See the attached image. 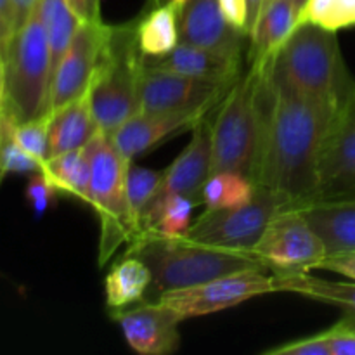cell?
Returning <instances> with one entry per match:
<instances>
[{"label":"cell","instance_id":"1","mask_svg":"<svg viewBox=\"0 0 355 355\" xmlns=\"http://www.w3.org/2000/svg\"><path fill=\"white\" fill-rule=\"evenodd\" d=\"M269 64L266 134L255 184L276 194L281 210L305 208L318 198L319 162L338 113L274 78Z\"/></svg>","mask_w":355,"mask_h":355},{"label":"cell","instance_id":"2","mask_svg":"<svg viewBox=\"0 0 355 355\" xmlns=\"http://www.w3.org/2000/svg\"><path fill=\"white\" fill-rule=\"evenodd\" d=\"M269 73L295 92L338 113L355 92L335 30L302 23L274 55Z\"/></svg>","mask_w":355,"mask_h":355},{"label":"cell","instance_id":"3","mask_svg":"<svg viewBox=\"0 0 355 355\" xmlns=\"http://www.w3.org/2000/svg\"><path fill=\"white\" fill-rule=\"evenodd\" d=\"M267 114V68L252 64L236 80L211 123V173L236 172L255 182Z\"/></svg>","mask_w":355,"mask_h":355},{"label":"cell","instance_id":"4","mask_svg":"<svg viewBox=\"0 0 355 355\" xmlns=\"http://www.w3.org/2000/svg\"><path fill=\"white\" fill-rule=\"evenodd\" d=\"M151 270V286L146 297L158 300L172 290L196 286L225 274L246 269H267L252 253L214 248L184 238L141 234L130 241L128 252Z\"/></svg>","mask_w":355,"mask_h":355},{"label":"cell","instance_id":"5","mask_svg":"<svg viewBox=\"0 0 355 355\" xmlns=\"http://www.w3.org/2000/svg\"><path fill=\"white\" fill-rule=\"evenodd\" d=\"M2 59L6 68L3 113L9 114L16 123L37 120L47 114L52 85V55L38 7L9 38Z\"/></svg>","mask_w":355,"mask_h":355},{"label":"cell","instance_id":"6","mask_svg":"<svg viewBox=\"0 0 355 355\" xmlns=\"http://www.w3.org/2000/svg\"><path fill=\"white\" fill-rule=\"evenodd\" d=\"M141 54L135 24L110 26L107 40L87 89L94 118L104 134L111 135L121 123L139 113Z\"/></svg>","mask_w":355,"mask_h":355},{"label":"cell","instance_id":"7","mask_svg":"<svg viewBox=\"0 0 355 355\" xmlns=\"http://www.w3.org/2000/svg\"><path fill=\"white\" fill-rule=\"evenodd\" d=\"M90 163L89 203L99 215V266H104L123 243L137 236L127 200V172L130 159L120 155L103 130L83 146Z\"/></svg>","mask_w":355,"mask_h":355},{"label":"cell","instance_id":"8","mask_svg":"<svg viewBox=\"0 0 355 355\" xmlns=\"http://www.w3.org/2000/svg\"><path fill=\"white\" fill-rule=\"evenodd\" d=\"M281 203L270 189L257 186L255 196L236 208L207 210L180 238L231 252H252Z\"/></svg>","mask_w":355,"mask_h":355},{"label":"cell","instance_id":"9","mask_svg":"<svg viewBox=\"0 0 355 355\" xmlns=\"http://www.w3.org/2000/svg\"><path fill=\"white\" fill-rule=\"evenodd\" d=\"M250 253L276 272H307L328 255L302 208L277 211Z\"/></svg>","mask_w":355,"mask_h":355},{"label":"cell","instance_id":"10","mask_svg":"<svg viewBox=\"0 0 355 355\" xmlns=\"http://www.w3.org/2000/svg\"><path fill=\"white\" fill-rule=\"evenodd\" d=\"M267 269H246L225 274L217 279L196 284V286L172 290L158 297V302L172 309L180 321L191 318L214 314L229 307L243 304L259 295L272 293L274 276H267Z\"/></svg>","mask_w":355,"mask_h":355},{"label":"cell","instance_id":"11","mask_svg":"<svg viewBox=\"0 0 355 355\" xmlns=\"http://www.w3.org/2000/svg\"><path fill=\"white\" fill-rule=\"evenodd\" d=\"M232 85L205 82L172 69L158 68L142 62L139 78V111L163 113V111H210L222 101Z\"/></svg>","mask_w":355,"mask_h":355},{"label":"cell","instance_id":"12","mask_svg":"<svg viewBox=\"0 0 355 355\" xmlns=\"http://www.w3.org/2000/svg\"><path fill=\"white\" fill-rule=\"evenodd\" d=\"M107 33L110 24H104L101 19L82 21L52 75L47 114L55 113L87 92L103 54Z\"/></svg>","mask_w":355,"mask_h":355},{"label":"cell","instance_id":"13","mask_svg":"<svg viewBox=\"0 0 355 355\" xmlns=\"http://www.w3.org/2000/svg\"><path fill=\"white\" fill-rule=\"evenodd\" d=\"M355 198V92L338 111L319 162L318 201Z\"/></svg>","mask_w":355,"mask_h":355},{"label":"cell","instance_id":"14","mask_svg":"<svg viewBox=\"0 0 355 355\" xmlns=\"http://www.w3.org/2000/svg\"><path fill=\"white\" fill-rule=\"evenodd\" d=\"M211 173V123L203 120L193 128V139L175 162L163 172L158 191L146 207L141 217V227L146 218L170 196H182L200 200L203 186ZM141 234V232H139Z\"/></svg>","mask_w":355,"mask_h":355},{"label":"cell","instance_id":"15","mask_svg":"<svg viewBox=\"0 0 355 355\" xmlns=\"http://www.w3.org/2000/svg\"><path fill=\"white\" fill-rule=\"evenodd\" d=\"M180 42L241 59L250 35L234 26L222 12L218 0H186L179 17Z\"/></svg>","mask_w":355,"mask_h":355},{"label":"cell","instance_id":"16","mask_svg":"<svg viewBox=\"0 0 355 355\" xmlns=\"http://www.w3.org/2000/svg\"><path fill=\"white\" fill-rule=\"evenodd\" d=\"M127 343L142 355H166L179 349V315L162 302L142 300L137 307L113 312Z\"/></svg>","mask_w":355,"mask_h":355},{"label":"cell","instance_id":"17","mask_svg":"<svg viewBox=\"0 0 355 355\" xmlns=\"http://www.w3.org/2000/svg\"><path fill=\"white\" fill-rule=\"evenodd\" d=\"M208 111H163V113H135L110 135L114 148L127 159H134L163 139L187 128H194Z\"/></svg>","mask_w":355,"mask_h":355},{"label":"cell","instance_id":"18","mask_svg":"<svg viewBox=\"0 0 355 355\" xmlns=\"http://www.w3.org/2000/svg\"><path fill=\"white\" fill-rule=\"evenodd\" d=\"M146 62L158 68L172 69L205 82L234 85L239 75L241 59H232L214 51L179 42L175 49L159 58H144Z\"/></svg>","mask_w":355,"mask_h":355},{"label":"cell","instance_id":"19","mask_svg":"<svg viewBox=\"0 0 355 355\" xmlns=\"http://www.w3.org/2000/svg\"><path fill=\"white\" fill-rule=\"evenodd\" d=\"M300 10L298 0H267L250 35L252 64L272 62L274 55L298 26Z\"/></svg>","mask_w":355,"mask_h":355},{"label":"cell","instance_id":"20","mask_svg":"<svg viewBox=\"0 0 355 355\" xmlns=\"http://www.w3.org/2000/svg\"><path fill=\"white\" fill-rule=\"evenodd\" d=\"M99 130L90 107L89 94L49 114V158L82 149ZM47 158V159H49Z\"/></svg>","mask_w":355,"mask_h":355},{"label":"cell","instance_id":"21","mask_svg":"<svg viewBox=\"0 0 355 355\" xmlns=\"http://www.w3.org/2000/svg\"><path fill=\"white\" fill-rule=\"evenodd\" d=\"M328 253L355 250V198L354 200L318 201L302 208Z\"/></svg>","mask_w":355,"mask_h":355},{"label":"cell","instance_id":"22","mask_svg":"<svg viewBox=\"0 0 355 355\" xmlns=\"http://www.w3.org/2000/svg\"><path fill=\"white\" fill-rule=\"evenodd\" d=\"M151 286V270L139 257L127 255L118 260L104 279L106 304L111 312L123 311L127 305L142 302Z\"/></svg>","mask_w":355,"mask_h":355},{"label":"cell","instance_id":"23","mask_svg":"<svg viewBox=\"0 0 355 355\" xmlns=\"http://www.w3.org/2000/svg\"><path fill=\"white\" fill-rule=\"evenodd\" d=\"M182 6L173 0L156 6L137 24L139 51L144 58H159L168 54L180 42L179 17Z\"/></svg>","mask_w":355,"mask_h":355},{"label":"cell","instance_id":"24","mask_svg":"<svg viewBox=\"0 0 355 355\" xmlns=\"http://www.w3.org/2000/svg\"><path fill=\"white\" fill-rule=\"evenodd\" d=\"M274 288L276 291H288V293L304 295L315 300L340 305L345 307L349 314H355V283L321 279L311 276L307 270V272H277L274 276Z\"/></svg>","mask_w":355,"mask_h":355},{"label":"cell","instance_id":"25","mask_svg":"<svg viewBox=\"0 0 355 355\" xmlns=\"http://www.w3.org/2000/svg\"><path fill=\"white\" fill-rule=\"evenodd\" d=\"M42 172L59 194H68L83 203H89L90 163L83 148L52 156L44 163Z\"/></svg>","mask_w":355,"mask_h":355},{"label":"cell","instance_id":"26","mask_svg":"<svg viewBox=\"0 0 355 355\" xmlns=\"http://www.w3.org/2000/svg\"><path fill=\"white\" fill-rule=\"evenodd\" d=\"M38 9L51 45L52 75H54L55 66L68 51L82 19L76 16L68 0H40Z\"/></svg>","mask_w":355,"mask_h":355},{"label":"cell","instance_id":"27","mask_svg":"<svg viewBox=\"0 0 355 355\" xmlns=\"http://www.w3.org/2000/svg\"><path fill=\"white\" fill-rule=\"evenodd\" d=\"M257 184L250 177L236 172L210 173L203 186L201 200L207 210L236 208L248 203L255 196Z\"/></svg>","mask_w":355,"mask_h":355},{"label":"cell","instance_id":"28","mask_svg":"<svg viewBox=\"0 0 355 355\" xmlns=\"http://www.w3.org/2000/svg\"><path fill=\"white\" fill-rule=\"evenodd\" d=\"M198 201L194 198L170 196L149 215L141 227V234L159 236V238H180L191 225V214ZM139 234V236H141ZM135 239V238H134Z\"/></svg>","mask_w":355,"mask_h":355},{"label":"cell","instance_id":"29","mask_svg":"<svg viewBox=\"0 0 355 355\" xmlns=\"http://www.w3.org/2000/svg\"><path fill=\"white\" fill-rule=\"evenodd\" d=\"M163 172L158 170L144 168V166L128 165L127 172V200L128 208H130L132 218L137 227V236L141 232V217L144 214L146 207L158 191L159 182H162ZM135 236V238H137Z\"/></svg>","mask_w":355,"mask_h":355},{"label":"cell","instance_id":"30","mask_svg":"<svg viewBox=\"0 0 355 355\" xmlns=\"http://www.w3.org/2000/svg\"><path fill=\"white\" fill-rule=\"evenodd\" d=\"M10 134L16 144L21 149L37 158L40 163H45L49 158V114L37 118V120L16 123L12 120Z\"/></svg>","mask_w":355,"mask_h":355},{"label":"cell","instance_id":"31","mask_svg":"<svg viewBox=\"0 0 355 355\" xmlns=\"http://www.w3.org/2000/svg\"><path fill=\"white\" fill-rule=\"evenodd\" d=\"M58 194L59 191L52 186L51 180L45 177V173L42 170L40 172L31 173L26 186V200L31 205L37 217H42L49 210V207L54 203Z\"/></svg>","mask_w":355,"mask_h":355},{"label":"cell","instance_id":"32","mask_svg":"<svg viewBox=\"0 0 355 355\" xmlns=\"http://www.w3.org/2000/svg\"><path fill=\"white\" fill-rule=\"evenodd\" d=\"M267 355H331L324 333L297 340V342L284 343L281 347L267 350Z\"/></svg>","mask_w":355,"mask_h":355},{"label":"cell","instance_id":"33","mask_svg":"<svg viewBox=\"0 0 355 355\" xmlns=\"http://www.w3.org/2000/svg\"><path fill=\"white\" fill-rule=\"evenodd\" d=\"M331 355H355V329L347 319L324 331Z\"/></svg>","mask_w":355,"mask_h":355},{"label":"cell","instance_id":"34","mask_svg":"<svg viewBox=\"0 0 355 355\" xmlns=\"http://www.w3.org/2000/svg\"><path fill=\"white\" fill-rule=\"evenodd\" d=\"M336 0H307L304 9L300 10L298 24L312 23L322 28H328L331 23L333 12H335Z\"/></svg>","mask_w":355,"mask_h":355},{"label":"cell","instance_id":"35","mask_svg":"<svg viewBox=\"0 0 355 355\" xmlns=\"http://www.w3.org/2000/svg\"><path fill=\"white\" fill-rule=\"evenodd\" d=\"M315 269L331 270L342 276L350 277L355 281V250H347V252L328 253L321 262L315 266Z\"/></svg>","mask_w":355,"mask_h":355},{"label":"cell","instance_id":"36","mask_svg":"<svg viewBox=\"0 0 355 355\" xmlns=\"http://www.w3.org/2000/svg\"><path fill=\"white\" fill-rule=\"evenodd\" d=\"M349 26H355V0H336L329 30L338 31Z\"/></svg>","mask_w":355,"mask_h":355},{"label":"cell","instance_id":"37","mask_svg":"<svg viewBox=\"0 0 355 355\" xmlns=\"http://www.w3.org/2000/svg\"><path fill=\"white\" fill-rule=\"evenodd\" d=\"M218 6H220L222 12L227 17L229 23L246 31V16H248L246 0H218Z\"/></svg>","mask_w":355,"mask_h":355},{"label":"cell","instance_id":"38","mask_svg":"<svg viewBox=\"0 0 355 355\" xmlns=\"http://www.w3.org/2000/svg\"><path fill=\"white\" fill-rule=\"evenodd\" d=\"M14 33V7L12 0H0V49H6L7 42Z\"/></svg>","mask_w":355,"mask_h":355},{"label":"cell","instance_id":"39","mask_svg":"<svg viewBox=\"0 0 355 355\" xmlns=\"http://www.w3.org/2000/svg\"><path fill=\"white\" fill-rule=\"evenodd\" d=\"M71 9L82 21H97L99 16V0H68Z\"/></svg>","mask_w":355,"mask_h":355},{"label":"cell","instance_id":"40","mask_svg":"<svg viewBox=\"0 0 355 355\" xmlns=\"http://www.w3.org/2000/svg\"><path fill=\"white\" fill-rule=\"evenodd\" d=\"M38 3H40V0H12L14 31L19 30V28L26 23L28 17H30L31 14H33V10L38 7Z\"/></svg>","mask_w":355,"mask_h":355},{"label":"cell","instance_id":"41","mask_svg":"<svg viewBox=\"0 0 355 355\" xmlns=\"http://www.w3.org/2000/svg\"><path fill=\"white\" fill-rule=\"evenodd\" d=\"M267 0H246V9H248V16H246V31L252 35L253 28H255L257 21H259L260 12H262L263 6Z\"/></svg>","mask_w":355,"mask_h":355},{"label":"cell","instance_id":"42","mask_svg":"<svg viewBox=\"0 0 355 355\" xmlns=\"http://www.w3.org/2000/svg\"><path fill=\"white\" fill-rule=\"evenodd\" d=\"M6 103V68H3V59L0 58V111L3 110Z\"/></svg>","mask_w":355,"mask_h":355},{"label":"cell","instance_id":"43","mask_svg":"<svg viewBox=\"0 0 355 355\" xmlns=\"http://www.w3.org/2000/svg\"><path fill=\"white\" fill-rule=\"evenodd\" d=\"M165 2H168V0H153V3H155V7H156V6H162V3H165Z\"/></svg>","mask_w":355,"mask_h":355},{"label":"cell","instance_id":"44","mask_svg":"<svg viewBox=\"0 0 355 355\" xmlns=\"http://www.w3.org/2000/svg\"><path fill=\"white\" fill-rule=\"evenodd\" d=\"M305 2H307V0H298V3H300V7H302V9H304Z\"/></svg>","mask_w":355,"mask_h":355},{"label":"cell","instance_id":"45","mask_svg":"<svg viewBox=\"0 0 355 355\" xmlns=\"http://www.w3.org/2000/svg\"><path fill=\"white\" fill-rule=\"evenodd\" d=\"M0 58H2V49H0Z\"/></svg>","mask_w":355,"mask_h":355}]
</instances>
